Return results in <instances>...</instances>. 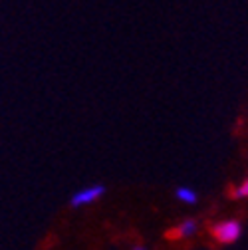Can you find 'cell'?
<instances>
[{
    "instance_id": "cell-1",
    "label": "cell",
    "mask_w": 248,
    "mask_h": 250,
    "mask_svg": "<svg viewBox=\"0 0 248 250\" xmlns=\"http://www.w3.org/2000/svg\"><path fill=\"white\" fill-rule=\"evenodd\" d=\"M105 195V187L103 185H89V187H83V189L76 191L70 199V205L74 208H83V207H89L98 203L102 197Z\"/></svg>"
},
{
    "instance_id": "cell-2",
    "label": "cell",
    "mask_w": 248,
    "mask_h": 250,
    "mask_svg": "<svg viewBox=\"0 0 248 250\" xmlns=\"http://www.w3.org/2000/svg\"><path fill=\"white\" fill-rule=\"evenodd\" d=\"M212 234L214 238L223 242V244H232L234 240L240 238L242 234V225L238 221H223V223H216L212 227Z\"/></svg>"
},
{
    "instance_id": "cell-3",
    "label": "cell",
    "mask_w": 248,
    "mask_h": 250,
    "mask_svg": "<svg viewBox=\"0 0 248 250\" xmlns=\"http://www.w3.org/2000/svg\"><path fill=\"white\" fill-rule=\"evenodd\" d=\"M197 232H199V223L195 221V218H185V221H181L173 229L171 236H175L179 240H185V238H193Z\"/></svg>"
},
{
    "instance_id": "cell-4",
    "label": "cell",
    "mask_w": 248,
    "mask_h": 250,
    "mask_svg": "<svg viewBox=\"0 0 248 250\" xmlns=\"http://www.w3.org/2000/svg\"><path fill=\"white\" fill-rule=\"evenodd\" d=\"M175 197L183 205H195L197 203V193L191 189V187H179L175 191Z\"/></svg>"
},
{
    "instance_id": "cell-5",
    "label": "cell",
    "mask_w": 248,
    "mask_h": 250,
    "mask_svg": "<svg viewBox=\"0 0 248 250\" xmlns=\"http://www.w3.org/2000/svg\"><path fill=\"white\" fill-rule=\"evenodd\" d=\"M232 197L234 199H248V179H244L236 189H234V193H232Z\"/></svg>"
},
{
    "instance_id": "cell-6",
    "label": "cell",
    "mask_w": 248,
    "mask_h": 250,
    "mask_svg": "<svg viewBox=\"0 0 248 250\" xmlns=\"http://www.w3.org/2000/svg\"><path fill=\"white\" fill-rule=\"evenodd\" d=\"M133 250H149V248H145V246H137V248H133Z\"/></svg>"
}]
</instances>
